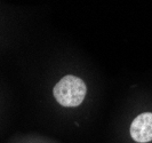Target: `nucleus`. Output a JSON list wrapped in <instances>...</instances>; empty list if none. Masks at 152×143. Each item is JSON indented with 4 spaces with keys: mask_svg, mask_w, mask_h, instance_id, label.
I'll return each instance as SVG.
<instances>
[{
    "mask_svg": "<svg viewBox=\"0 0 152 143\" xmlns=\"http://www.w3.org/2000/svg\"><path fill=\"white\" fill-rule=\"evenodd\" d=\"M54 96L63 106L75 108L83 103L86 96V85L76 76L63 77L54 87Z\"/></svg>",
    "mask_w": 152,
    "mask_h": 143,
    "instance_id": "1",
    "label": "nucleus"
},
{
    "mask_svg": "<svg viewBox=\"0 0 152 143\" xmlns=\"http://www.w3.org/2000/svg\"><path fill=\"white\" fill-rule=\"evenodd\" d=\"M130 135L140 143L152 141V113L145 112L133 120L130 126Z\"/></svg>",
    "mask_w": 152,
    "mask_h": 143,
    "instance_id": "2",
    "label": "nucleus"
}]
</instances>
